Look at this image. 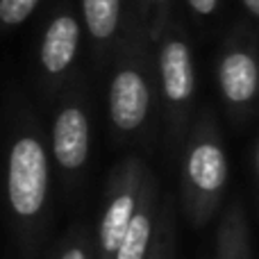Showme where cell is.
Segmentation results:
<instances>
[{
    "instance_id": "cell-1",
    "label": "cell",
    "mask_w": 259,
    "mask_h": 259,
    "mask_svg": "<svg viewBox=\"0 0 259 259\" xmlns=\"http://www.w3.org/2000/svg\"><path fill=\"white\" fill-rule=\"evenodd\" d=\"M143 27L137 16L114 50V66L107 84V114L112 132L118 139H137L146 132L157 107L155 55L150 53Z\"/></svg>"
},
{
    "instance_id": "cell-2",
    "label": "cell",
    "mask_w": 259,
    "mask_h": 259,
    "mask_svg": "<svg viewBox=\"0 0 259 259\" xmlns=\"http://www.w3.org/2000/svg\"><path fill=\"white\" fill-rule=\"evenodd\" d=\"M228 180V148L216 118L211 114H200L189 127L180 164L182 207L193 228H202L219 214Z\"/></svg>"
},
{
    "instance_id": "cell-3",
    "label": "cell",
    "mask_w": 259,
    "mask_h": 259,
    "mask_svg": "<svg viewBox=\"0 0 259 259\" xmlns=\"http://www.w3.org/2000/svg\"><path fill=\"white\" fill-rule=\"evenodd\" d=\"M50 193V152L44 132L25 123L12 132L5 161L7 209L21 237H32L44 225Z\"/></svg>"
},
{
    "instance_id": "cell-4",
    "label": "cell",
    "mask_w": 259,
    "mask_h": 259,
    "mask_svg": "<svg viewBox=\"0 0 259 259\" xmlns=\"http://www.w3.org/2000/svg\"><path fill=\"white\" fill-rule=\"evenodd\" d=\"M155 75H157V98L166 116L173 139L187 132L196 107V62L189 36L175 23H168L159 39L155 41Z\"/></svg>"
},
{
    "instance_id": "cell-5",
    "label": "cell",
    "mask_w": 259,
    "mask_h": 259,
    "mask_svg": "<svg viewBox=\"0 0 259 259\" xmlns=\"http://www.w3.org/2000/svg\"><path fill=\"white\" fill-rule=\"evenodd\" d=\"M148 175H150V168L137 157H127L112 170L107 180V189H105V205L100 211V223L94 239L96 259L114 257L130 221L137 211Z\"/></svg>"
},
{
    "instance_id": "cell-6",
    "label": "cell",
    "mask_w": 259,
    "mask_h": 259,
    "mask_svg": "<svg viewBox=\"0 0 259 259\" xmlns=\"http://www.w3.org/2000/svg\"><path fill=\"white\" fill-rule=\"evenodd\" d=\"M216 84L223 105L234 118H250L259 91V59L255 36L234 30L216 59Z\"/></svg>"
},
{
    "instance_id": "cell-7",
    "label": "cell",
    "mask_w": 259,
    "mask_h": 259,
    "mask_svg": "<svg viewBox=\"0 0 259 259\" xmlns=\"http://www.w3.org/2000/svg\"><path fill=\"white\" fill-rule=\"evenodd\" d=\"M48 152L66 182H75L84 173L91 155V118L82 91L73 89L55 109Z\"/></svg>"
},
{
    "instance_id": "cell-8",
    "label": "cell",
    "mask_w": 259,
    "mask_h": 259,
    "mask_svg": "<svg viewBox=\"0 0 259 259\" xmlns=\"http://www.w3.org/2000/svg\"><path fill=\"white\" fill-rule=\"evenodd\" d=\"M82 21L71 7H57L50 14L39 44V68L48 89H59L80 57Z\"/></svg>"
},
{
    "instance_id": "cell-9",
    "label": "cell",
    "mask_w": 259,
    "mask_h": 259,
    "mask_svg": "<svg viewBox=\"0 0 259 259\" xmlns=\"http://www.w3.org/2000/svg\"><path fill=\"white\" fill-rule=\"evenodd\" d=\"M80 21L96 57H112L127 27L125 0H80Z\"/></svg>"
},
{
    "instance_id": "cell-10",
    "label": "cell",
    "mask_w": 259,
    "mask_h": 259,
    "mask_svg": "<svg viewBox=\"0 0 259 259\" xmlns=\"http://www.w3.org/2000/svg\"><path fill=\"white\" fill-rule=\"evenodd\" d=\"M159 211H161L159 187H157V180L150 173L146 178V184H143L137 211H134L132 221H130L125 234H123L112 259H148L152 239H155V232H157Z\"/></svg>"
},
{
    "instance_id": "cell-11",
    "label": "cell",
    "mask_w": 259,
    "mask_h": 259,
    "mask_svg": "<svg viewBox=\"0 0 259 259\" xmlns=\"http://www.w3.org/2000/svg\"><path fill=\"white\" fill-rule=\"evenodd\" d=\"M214 259H252L250 225L241 202H232L221 219L216 230Z\"/></svg>"
},
{
    "instance_id": "cell-12",
    "label": "cell",
    "mask_w": 259,
    "mask_h": 259,
    "mask_svg": "<svg viewBox=\"0 0 259 259\" xmlns=\"http://www.w3.org/2000/svg\"><path fill=\"white\" fill-rule=\"evenodd\" d=\"M170 16H173V0H139L137 21L150 44H155L161 32L168 27Z\"/></svg>"
},
{
    "instance_id": "cell-13",
    "label": "cell",
    "mask_w": 259,
    "mask_h": 259,
    "mask_svg": "<svg viewBox=\"0 0 259 259\" xmlns=\"http://www.w3.org/2000/svg\"><path fill=\"white\" fill-rule=\"evenodd\" d=\"M53 259H96L94 239L87 228H73L53 252Z\"/></svg>"
},
{
    "instance_id": "cell-14",
    "label": "cell",
    "mask_w": 259,
    "mask_h": 259,
    "mask_svg": "<svg viewBox=\"0 0 259 259\" xmlns=\"http://www.w3.org/2000/svg\"><path fill=\"white\" fill-rule=\"evenodd\" d=\"M41 0H0V27H18L34 14Z\"/></svg>"
},
{
    "instance_id": "cell-15",
    "label": "cell",
    "mask_w": 259,
    "mask_h": 259,
    "mask_svg": "<svg viewBox=\"0 0 259 259\" xmlns=\"http://www.w3.org/2000/svg\"><path fill=\"white\" fill-rule=\"evenodd\" d=\"M170 257H173V225H170L168 209L161 205L159 221H157V232H155V239H152L148 259H170Z\"/></svg>"
},
{
    "instance_id": "cell-16",
    "label": "cell",
    "mask_w": 259,
    "mask_h": 259,
    "mask_svg": "<svg viewBox=\"0 0 259 259\" xmlns=\"http://www.w3.org/2000/svg\"><path fill=\"white\" fill-rule=\"evenodd\" d=\"M219 3L221 0H187L191 14L198 18H211L219 9Z\"/></svg>"
},
{
    "instance_id": "cell-17",
    "label": "cell",
    "mask_w": 259,
    "mask_h": 259,
    "mask_svg": "<svg viewBox=\"0 0 259 259\" xmlns=\"http://www.w3.org/2000/svg\"><path fill=\"white\" fill-rule=\"evenodd\" d=\"M241 7L250 21H257L259 16V0H241Z\"/></svg>"
}]
</instances>
